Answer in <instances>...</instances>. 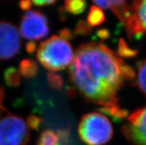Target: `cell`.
Segmentation results:
<instances>
[{"mask_svg": "<svg viewBox=\"0 0 146 145\" xmlns=\"http://www.w3.org/2000/svg\"><path fill=\"white\" fill-rule=\"evenodd\" d=\"M125 62L102 42L80 44L69 68L70 81L88 101L104 108L119 107L117 93L125 81Z\"/></svg>", "mask_w": 146, "mask_h": 145, "instance_id": "obj_1", "label": "cell"}, {"mask_svg": "<svg viewBox=\"0 0 146 145\" xmlns=\"http://www.w3.org/2000/svg\"><path fill=\"white\" fill-rule=\"evenodd\" d=\"M74 56L70 44L56 35L41 43L36 53L39 63L50 71L65 69L72 63Z\"/></svg>", "mask_w": 146, "mask_h": 145, "instance_id": "obj_2", "label": "cell"}, {"mask_svg": "<svg viewBox=\"0 0 146 145\" xmlns=\"http://www.w3.org/2000/svg\"><path fill=\"white\" fill-rule=\"evenodd\" d=\"M80 139L88 145H104L113 136V127L106 116L99 113L84 115L79 124Z\"/></svg>", "mask_w": 146, "mask_h": 145, "instance_id": "obj_3", "label": "cell"}, {"mask_svg": "<svg viewBox=\"0 0 146 145\" xmlns=\"http://www.w3.org/2000/svg\"><path fill=\"white\" fill-rule=\"evenodd\" d=\"M30 132L19 116L10 115L0 120V145H26Z\"/></svg>", "mask_w": 146, "mask_h": 145, "instance_id": "obj_4", "label": "cell"}, {"mask_svg": "<svg viewBox=\"0 0 146 145\" xmlns=\"http://www.w3.org/2000/svg\"><path fill=\"white\" fill-rule=\"evenodd\" d=\"M20 33L25 39L39 40L49 33L47 17L39 11H28L23 14L20 22Z\"/></svg>", "mask_w": 146, "mask_h": 145, "instance_id": "obj_5", "label": "cell"}, {"mask_svg": "<svg viewBox=\"0 0 146 145\" xmlns=\"http://www.w3.org/2000/svg\"><path fill=\"white\" fill-rule=\"evenodd\" d=\"M122 132L133 145H146V106L130 115Z\"/></svg>", "mask_w": 146, "mask_h": 145, "instance_id": "obj_6", "label": "cell"}, {"mask_svg": "<svg viewBox=\"0 0 146 145\" xmlns=\"http://www.w3.org/2000/svg\"><path fill=\"white\" fill-rule=\"evenodd\" d=\"M20 50V36L14 24L0 22V60L14 57Z\"/></svg>", "mask_w": 146, "mask_h": 145, "instance_id": "obj_7", "label": "cell"}, {"mask_svg": "<svg viewBox=\"0 0 146 145\" xmlns=\"http://www.w3.org/2000/svg\"><path fill=\"white\" fill-rule=\"evenodd\" d=\"M131 15L124 26L128 35L140 36L146 33V0L133 1Z\"/></svg>", "mask_w": 146, "mask_h": 145, "instance_id": "obj_8", "label": "cell"}, {"mask_svg": "<svg viewBox=\"0 0 146 145\" xmlns=\"http://www.w3.org/2000/svg\"><path fill=\"white\" fill-rule=\"evenodd\" d=\"M109 9L113 11L123 25H125L126 22L131 13L129 5L125 1H111Z\"/></svg>", "mask_w": 146, "mask_h": 145, "instance_id": "obj_9", "label": "cell"}, {"mask_svg": "<svg viewBox=\"0 0 146 145\" xmlns=\"http://www.w3.org/2000/svg\"><path fill=\"white\" fill-rule=\"evenodd\" d=\"M19 70V73L23 77L31 79L36 75L39 69L35 61L31 59H25L20 62Z\"/></svg>", "mask_w": 146, "mask_h": 145, "instance_id": "obj_10", "label": "cell"}, {"mask_svg": "<svg viewBox=\"0 0 146 145\" xmlns=\"http://www.w3.org/2000/svg\"><path fill=\"white\" fill-rule=\"evenodd\" d=\"M106 20V16L102 10L96 5H92L88 15L87 22L91 27H96L102 24Z\"/></svg>", "mask_w": 146, "mask_h": 145, "instance_id": "obj_11", "label": "cell"}, {"mask_svg": "<svg viewBox=\"0 0 146 145\" xmlns=\"http://www.w3.org/2000/svg\"><path fill=\"white\" fill-rule=\"evenodd\" d=\"M4 79L6 85L12 87H16L20 85L21 77L19 72L15 68H8L5 70Z\"/></svg>", "mask_w": 146, "mask_h": 145, "instance_id": "obj_12", "label": "cell"}, {"mask_svg": "<svg viewBox=\"0 0 146 145\" xmlns=\"http://www.w3.org/2000/svg\"><path fill=\"white\" fill-rule=\"evenodd\" d=\"M37 145H59V137L53 130H45L39 135Z\"/></svg>", "mask_w": 146, "mask_h": 145, "instance_id": "obj_13", "label": "cell"}, {"mask_svg": "<svg viewBox=\"0 0 146 145\" xmlns=\"http://www.w3.org/2000/svg\"><path fill=\"white\" fill-rule=\"evenodd\" d=\"M137 85L146 96V59L137 63Z\"/></svg>", "mask_w": 146, "mask_h": 145, "instance_id": "obj_14", "label": "cell"}, {"mask_svg": "<svg viewBox=\"0 0 146 145\" xmlns=\"http://www.w3.org/2000/svg\"><path fill=\"white\" fill-rule=\"evenodd\" d=\"M64 4L67 11L74 15L82 13L87 5V3L84 0H68Z\"/></svg>", "mask_w": 146, "mask_h": 145, "instance_id": "obj_15", "label": "cell"}, {"mask_svg": "<svg viewBox=\"0 0 146 145\" xmlns=\"http://www.w3.org/2000/svg\"><path fill=\"white\" fill-rule=\"evenodd\" d=\"M117 54L119 57H124V58H131L137 55V50L132 49L128 46L125 41L123 39H119L118 42V48H117Z\"/></svg>", "mask_w": 146, "mask_h": 145, "instance_id": "obj_16", "label": "cell"}, {"mask_svg": "<svg viewBox=\"0 0 146 145\" xmlns=\"http://www.w3.org/2000/svg\"><path fill=\"white\" fill-rule=\"evenodd\" d=\"M100 110L102 113H104L106 115H108L110 116L114 119L115 121H119L125 118H126L128 115V111L124 109H120V107H111V108H104L101 107Z\"/></svg>", "mask_w": 146, "mask_h": 145, "instance_id": "obj_17", "label": "cell"}, {"mask_svg": "<svg viewBox=\"0 0 146 145\" xmlns=\"http://www.w3.org/2000/svg\"><path fill=\"white\" fill-rule=\"evenodd\" d=\"M48 82L49 86L52 89L56 90H60L63 87V79L58 74L54 73H48L47 75Z\"/></svg>", "mask_w": 146, "mask_h": 145, "instance_id": "obj_18", "label": "cell"}, {"mask_svg": "<svg viewBox=\"0 0 146 145\" xmlns=\"http://www.w3.org/2000/svg\"><path fill=\"white\" fill-rule=\"evenodd\" d=\"M92 31L91 26L84 20H80L77 22L75 27V33L76 35L88 36Z\"/></svg>", "mask_w": 146, "mask_h": 145, "instance_id": "obj_19", "label": "cell"}, {"mask_svg": "<svg viewBox=\"0 0 146 145\" xmlns=\"http://www.w3.org/2000/svg\"><path fill=\"white\" fill-rule=\"evenodd\" d=\"M27 123L30 128L36 131H39L42 124V119L35 115H31L27 119Z\"/></svg>", "mask_w": 146, "mask_h": 145, "instance_id": "obj_20", "label": "cell"}, {"mask_svg": "<svg viewBox=\"0 0 146 145\" xmlns=\"http://www.w3.org/2000/svg\"><path fill=\"white\" fill-rule=\"evenodd\" d=\"M56 134L59 137V145H69L70 129V127L64 130H58Z\"/></svg>", "mask_w": 146, "mask_h": 145, "instance_id": "obj_21", "label": "cell"}, {"mask_svg": "<svg viewBox=\"0 0 146 145\" xmlns=\"http://www.w3.org/2000/svg\"><path fill=\"white\" fill-rule=\"evenodd\" d=\"M59 37H60L62 39L65 41H69L73 39L75 37V34L71 30L68 28H63L59 32Z\"/></svg>", "mask_w": 146, "mask_h": 145, "instance_id": "obj_22", "label": "cell"}, {"mask_svg": "<svg viewBox=\"0 0 146 145\" xmlns=\"http://www.w3.org/2000/svg\"><path fill=\"white\" fill-rule=\"evenodd\" d=\"M96 36L100 38V39H106L108 38H109L110 36H111V33L108 29L106 28H102V29L98 30L96 31Z\"/></svg>", "mask_w": 146, "mask_h": 145, "instance_id": "obj_23", "label": "cell"}, {"mask_svg": "<svg viewBox=\"0 0 146 145\" xmlns=\"http://www.w3.org/2000/svg\"><path fill=\"white\" fill-rule=\"evenodd\" d=\"M56 3L55 0H35L32 1V4L36 6H46L50 5Z\"/></svg>", "mask_w": 146, "mask_h": 145, "instance_id": "obj_24", "label": "cell"}, {"mask_svg": "<svg viewBox=\"0 0 146 145\" xmlns=\"http://www.w3.org/2000/svg\"><path fill=\"white\" fill-rule=\"evenodd\" d=\"M25 49L26 51L28 52V53L32 54V53H34V51H35L36 49V42H34L33 41H30V42L26 43Z\"/></svg>", "mask_w": 146, "mask_h": 145, "instance_id": "obj_25", "label": "cell"}, {"mask_svg": "<svg viewBox=\"0 0 146 145\" xmlns=\"http://www.w3.org/2000/svg\"><path fill=\"white\" fill-rule=\"evenodd\" d=\"M19 6L23 11H28V10L31 9L32 6V2L31 1H21L19 3Z\"/></svg>", "mask_w": 146, "mask_h": 145, "instance_id": "obj_26", "label": "cell"}, {"mask_svg": "<svg viewBox=\"0 0 146 145\" xmlns=\"http://www.w3.org/2000/svg\"><path fill=\"white\" fill-rule=\"evenodd\" d=\"M5 98V90L2 87H0V108L4 109L3 106H2V101Z\"/></svg>", "mask_w": 146, "mask_h": 145, "instance_id": "obj_27", "label": "cell"}, {"mask_svg": "<svg viewBox=\"0 0 146 145\" xmlns=\"http://www.w3.org/2000/svg\"><path fill=\"white\" fill-rule=\"evenodd\" d=\"M67 93L70 96H74L76 94V90L72 87H68L67 89Z\"/></svg>", "mask_w": 146, "mask_h": 145, "instance_id": "obj_28", "label": "cell"}]
</instances>
